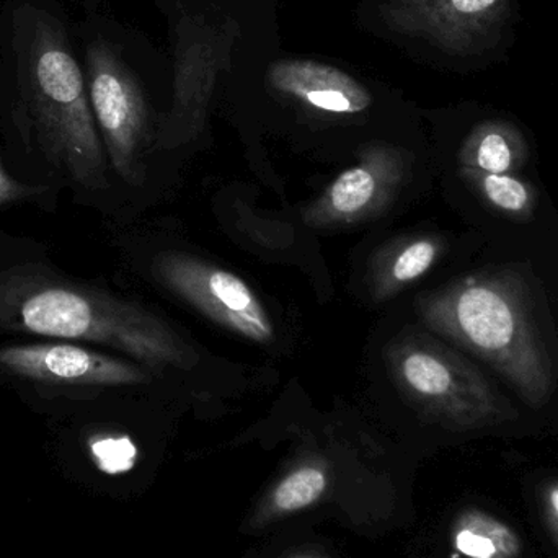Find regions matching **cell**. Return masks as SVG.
<instances>
[{
	"mask_svg": "<svg viewBox=\"0 0 558 558\" xmlns=\"http://www.w3.org/2000/svg\"><path fill=\"white\" fill-rule=\"evenodd\" d=\"M416 311L429 330L490 364L527 405L549 402L553 356L523 278L508 270L472 275L422 295Z\"/></svg>",
	"mask_w": 558,
	"mask_h": 558,
	"instance_id": "6da1fadb",
	"label": "cell"
},
{
	"mask_svg": "<svg viewBox=\"0 0 558 558\" xmlns=\"http://www.w3.org/2000/svg\"><path fill=\"white\" fill-rule=\"evenodd\" d=\"M0 325L123 351L149 367L198 363V354L159 315L107 292L51 278L0 279Z\"/></svg>",
	"mask_w": 558,
	"mask_h": 558,
	"instance_id": "7a4b0ae2",
	"label": "cell"
},
{
	"mask_svg": "<svg viewBox=\"0 0 558 558\" xmlns=\"http://www.w3.org/2000/svg\"><path fill=\"white\" fill-rule=\"evenodd\" d=\"M28 101L48 159L87 190L107 186V163L84 75L48 22L36 23L26 65Z\"/></svg>",
	"mask_w": 558,
	"mask_h": 558,
	"instance_id": "3957f363",
	"label": "cell"
},
{
	"mask_svg": "<svg viewBox=\"0 0 558 558\" xmlns=\"http://www.w3.org/2000/svg\"><path fill=\"white\" fill-rule=\"evenodd\" d=\"M386 361L400 396L456 432L495 428L520 416L471 361L432 335H399L387 347Z\"/></svg>",
	"mask_w": 558,
	"mask_h": 558,
	"instance_id": "277c9868",
	"label": "cell"
},
{
	"mask_svg": "<svg viewBox=\"0 0 558 558\" xmlns=\"http://www.w3.org/2000/svg\"><path fill=\"white\" fill-rule=\"evenodd\" d=\"M92 110L114 172L130 183L144 182L143 156L149 147V111L130 69L104 41L87 51Z\"/></svg>",
	"mask_w": 558,
	"mask_h": 558,
	"instance_id": "5b68a950",
	"label": "cell"
},
{
	"mask_svg": "<svg viewBox=\"0 0 558 558\" xmlns=\"http://www.w3.org/2000/svg\"><path fill=\"white\" fill-rule=\"evenodd\" d=\"M153 274L170 292L226 330L255 343L274 341L275 327L267 308L238 275L185 252L157 255Z\"/></svg>",
	"mask_w": 558,
	"mask_h": 558,
	"instance_id": "8992f818",
	"label": "cell"
},
{
	"mask_svg": "<svg viewBox=\"0 0 558 558\" xmlns=\"http://www.w3.org/2000/svg\"><path fill=\"white\" fill-rule=\"evenodd\" d=\"M410 169V154L402 147L367 144L357 162L302 211V222L312 229H338L373 221L393 205Z\"/></svg>",
	"mask_w": 558,
	"mask_h": 558,
	"instance_id": "52a82bcc",
	"label": "cell"
},
{
	"mask_svg": "<svg viewBox=\"0 0 558 558\" xmlns=\"http://www.w3.org/2000/svg\"><path fill=\"white\" fill-rule=\"evenodd\" d=\"M511 0H384L380 19L399 35L451 54L484 52L497 41Z\"/></svg>",
	"mask_w": 558,
	"mask_h": 558,
	"instance_id": "ba28073f",
	"label": "cell"
},
{
	"mask_svg": "<svg viewBox=\"0 0 558 558\" xmlns=\"http://www.w3.org/2000/svg\"><path fill=\"white\" fill-rule=\"evenodd\" d=\"M0 371L48 386H140L144 367L74 343L12 344L0 348Z\"/></svg>",
	"mask_w": 558,
	"mask_h": 558,
	"instance_id": "9c48e42d",
	"label": "cell"
},
{
	"mask_svg": "<svg viewBox=\"0 0 558 558\" xmlns=\"http://www.w3.org/2000/svg\"><path fill=\"white\" fill-rule=\"evenodd\" d=\"M268 82L279 94L325 113L357 114L373 105V95L356 78L308 59L275 62L268 69Z\"/></svg>",
	"mask_w": 558,
	"mask_h": 558,
	"instance_id": "30bf717a",
	"label": "cell"
},
{
	"mask_svg": "<svg viewBox=\"0 0 558 558\" xmlns=\"http://www.w3.org/2000/svg\"><path fill=\"white\" fill-rule=\"evenodd\" d=\"M179 54L173 107L159 136V147L166 149L192 143L202 133L215 82V56L206 43L183 38Z\"/></svg>",
	"mask_w": 558,
	"mask_h": 558,
	"instance_id": "8fae6325",
	"label": "cell"
},
{
	"mask_svg": "<svg viewBox=\"0 0 558 558\" xmlns=\"http://www.w3.org/2000/svg\"><path fill=\"white\" fill-rule=\"evenodd\" d=\"M445 254L436 235H405L380 245L371 258L367 286L376 302L389 301L418 281Z\"/></svg>",
	"mask_w": 558,
	"mask_h": 558,
	"instance_id": "7c38bea8",
	"label": "cell"
},
{
	"mask_svg": "<svg viewBox=\"0 0 558 558\" xmlns=\"http://www.w3.org/2000/svg\"><path fill=\"white\" fill-rule=\"evenodd\" d=\"M530 159L526 140L514 124L488 120L471 131L459 150V170L518 173Z\"/></svg>",
	"mask_w": 558,
	"mask_h": 558,
	"instance_id": "4fadbf2b",
	"label": "cell"
},
{
	"mask_svg": "<svg viewBox=\"0 0 558 558\" xmlns=\"http://www.w3.org/2000/svg\"><path fill=\"white\" fill-rule=\"evenodd\" d=\"M330 484V471L322 461H307L289 471L260 501L252 526L262 527L322 500Z\"/></svg>",
	"mask_w": 558,
	"mask_h": 558,
	"instance_id": "5bb4252c",
	"label": "cell"
},
{
	"mask_svg": "<svg viewBox=\"0 0 558 558\" xmlns=\"http://www.w3.org/2000/svg\"><path fill=\"white\" fill-rule=\"evenodd\" d=\"M454 550L468 558H520L523 541L500 518L477 508H468L456 517L451 527Z\"/></svg>",
	"mask_w": 558,
	"mask_h": 558,
	"instance_id": "9a60e30c",
	"label": "cell"
},
{
	"mask_svg": "<svg viewBox=\"0 0 558 558\" xmlns=\"http://www.w3.org/2000/svg\"><path fill=\"white\" fill-rule=\"evenodd\" d=\"M462 179L478 198L500 215L527 219L537 206V192L518 173H481L461 170Z\"/></svg>",
	"mask_w": 558,
	"mask_h": 558,
	"instance_id": "2e32d148",
	"label": "cell"
},
{
	"mask_svg": "<svg viewBox=\"0 0 558 558\" xmlns=\"http://www.w3.org/2000/svg\"><path fill=\"white\" fill-rule=\"evenodd\" d=\"M90 452L97 468L108 475L130 472L137 461L136 446L128 436H95L90 441Z\"/></svg>",
	"mask_w": 558,
	"mask_h": 558,
	"instance_id": "e0dca14e",
	"label": "cell"
},
{
	"mask_svg": "<svg viewBox=\"0 0 558 558\" xmlns=\"http://www.w3.org/2000/svg\"><path fill=\"white\" fill-rule=\"evenodd\" d=\"M541 507H543L550 536L558 546V481L547 482L544 485L541 492Z\"/></svg>",
	"mask_w": 558,
	"mask_h": 558,
	"instance_id": "ac0fdd59",
	"label": "cell"
},
{
	"mask_svg": "<svg viewBox=\"0 0 558 558\" xmlns=\"http://www.w3.org/2000/svg\"><path fill=\"white\" fill-rule=\"evenodd\" d=\"M33 190L28 186L20 185L16 180H13L9 173L3 170L0 166V205H7V203L16 202V199L25 198V196L32 195Z\"/></svg>",
	"mask_w": 558,
	"mask_h": 558,
	"instance_id": "d6986e66",
	"label": "cell"
},
{
	"mask_svg": "<svg viewBox=\"0 0 558 558\" xmlns=\"http://www.w3.org/2000/svg\"><path fill=\"white\" fill-rule=\"evenodd\" d=\"M291 558H327L324 556H318V554H298V556Z\"/></svg>",
	"mask_w": 558,
	"mask_h": 558,
	"instance_id": "ffe728a7",
	"label": "cell"
}]
</instances>
